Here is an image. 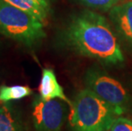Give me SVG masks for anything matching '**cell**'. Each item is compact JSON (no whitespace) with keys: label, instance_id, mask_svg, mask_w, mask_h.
Here are the masks:
<instances>
[{"label":"cell","instance_id":"cell-10","mask_svg":"<svg viewBox=\"0 0 132 131\" xmlns=\"http://www.w3.org/2000/svg\"><path fill=\"white\" fill-rule=\"evenodd\" d=\"M32 90L28 86L25 85H2L0 86V101L3 102H9L10 101L23 99L31 95Z\"/></svg>","mask_w":132,"mask_h":131},{"label":"cell","instance_id":"cell-3","mask_svg":"<svg viewBox=\"0 0 132 131\" xmlns=\"http://www.w3.org/2000/svg\"><path fill=\"white\" fill-rule=\"evenodd\" d=\"M44 23L33 15L0 0V32L27 46L45 37Z\"/></svg>","mask_w":132,"mask_h":131},{"label":"cell","instance_id":"cell-4","mask_svg":"<svg viewBox=\"0 0 132 131\" xmlns=\"http://www.w3.org/2000/svg\"><path fill=\"white\" fill-rule=\"evenodd\" d=\"M87 89L113 108L118 116L128 109L129 95L119 81L97 68H90L85 77Z\"/></svg>","mask_w":132,"mask_h":131},{"label":"cell","instance_id":"cell-13","mask_svg":"<svg viewBox=\"0 0 132 131\" xmlns=\"http://www.w3.org/2000/svg\"><path fill=\"white\" fill-rule=\"evenodd\" d=\"M36 2L38 3L44 10L50 13V9H51V2L52 0H35Z\"/></svg>","mask_w":132,"mask_h":131},{"label":"cell","instance_id":"cell-7","mask_svg":"<svg viewBox=\"0 0 132 131\" xmlns=\"http://www.w3.org/2000/svg\"><path fill=\"white\" fill-rule=\"evenodd\" d=\"M39 96L44 101L61 99L71 107L72 101L64 94L63 89L58 83L54 71L50 68H44L42 72L40 83L38 86Z\"/></svg>","mask_w":132,"mask_h":131},{"label":"cell","instance_id":"cell-5","mask_svg":"<svg viewBox=\"0 0 132 131\" xmlns=\"http://www.w3.org/2000/svg\"><path fill=\"white\" fill-rule=\"evenodd\" d=\"M67 103L61 99L33 102L32 120L36 131H61L67 116Z\"/></svg>","mask_w":132,"mask_h":131},{"label":"cell","instance_id":"cell-8","mask_svg":"<svg viewBox=\"0 0 132 131\" xmlns=\"http://www.w3.org/2000/svg\"><path fill=\"white\" fill-rule=\"evenodd\" d=\"M0 131H21L15 111L8 102L0 101Z\"/></svg>","mask_w":132,"mask_h":131},{"label":"cell","instance_id":"cell-12","mask_svg":"<svg viewBox=\"0 0 132 131\" xmlns=\"http://www.w3.org/2000/svg\"><path fill=\"white\" fill-rule=\"evenodd\" d=\"M106 131H132V122L128 118L119 117L114 119Z\"/></svg>","mask_w":132,"mask_h":131},{"label":"cell","instance_id":"cell-2","mask_svg":"<svg viewBox=\"0 0 132 131\" xmlns=\"http://www.w3.org/2000/svg\"><path fill=\"white\" fill-rule=\"evenodd\" d=\"M117 116L110 105L86 88L72 101L69 124L72 131H106Z\"/></svg>","mask_w":132,"mask_h":131},{"label":"cell","instance_id":"cell-9","mask_svg":"<svg viewBox=\"0 0 132 131\" xmlns=\"http://www.w3.org/2000/svg\"><path fill=\"white\" fill-rule=\"evenodd\" d=\"M4 1L33 15L38 20L43 21L44 23L46 21L48 14H49V12L44 10L35 0H4Z\"/></svg>","mask_w":132,"mask_h":131},{"label":"cell","instance_id":"cell-6","mask_svg":"<svg viewBox=\"0 0 132 131\" xmlns=\"http://www.w3.org/2000/svg\"><path fill=\"white\" fill-rule=\"evenodd\" d=\"M109 17L118 34L132 46V1L115 5L109 10Z\"/></svg>","mask_w":132,"mask_h":131},{"label":"cell","instance_id":"cell-11","mask_svg":"<svg viewBox=\"0 0 132 131\" xmlns=\"http://www.w3.org/2000/svg\"><path fill=\"white\" fill-rule=\"evenodd\" d=\"M81 4L92 9L100 10H110L118 4L119 0H78Z\"/></svg>","mask_w":132,"mask_h":131},{"label":"cell","instance_id":"cell-1","mask_svg":"<svg viewBox=\"0 0 132 131\" xmlns=\"http://www.w3.org/2000/svg\"><path fill=\"white\" fill-rule=\"evenodd\" d=\"M70 49L102 63L119 64L125 60L114 31L103 15L84 10L72 16L62 32Z\"/></svg>","mask_w":132,"mask_h":131}]
</instances>
